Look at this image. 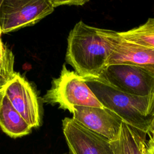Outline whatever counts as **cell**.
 <instances>
[{"label":"cell","mask_w":154,"mask_h":154,"mask_svg":"<svg viewBox=\"0 0 154 154\" xmlns=\"http://www.w3.org/2000/svg\"><path fill=\"white\" fill-rule=\"evenodd\" d=\"M109 45L103 29L79 21L67 37L66 62L87 79H99L108 66Z\"/></svg>","instance_id":"obj_1"},{"label":"cell","mask_w":154,"mask_h":154,"mask_svg":"<svg viewBox=\"0 0 154 154\" xmlns=\"http://www.w3.org/2000/svg\"><path fill=\"white\" fill-rule=\"evenodd\" d=\"M84 79L104 108L115 113L123 122L146 134L152 117V96H133L99 79Z\"/></svg>","instance_id":"obj_2"},{"label":"cell","mask_w":154,"mask_h":154,"mask_svg":"<svg viewBox=\"0 0 154 154\" xmlns=\"http://www.w3.org/2000/svg\"><path fill=\"white\" fill-rule=\"evenodd\" d=\"M43 102L58 104L71 113L76 106L104 108L88 87L83 77L63 66L60 75L54 79L52 86L42 98Z\"/></svg>","instance_id":"obj_3"},{"label":"cell","mask_w":154,"mask_h":154,"mask_svg":"<svg viewBox=\"0 0 154 154\" xmlns=\"http://www.w3.org/2000/svg\"><path fill=\"white\" fill-rule=\"evenodd\" d=\"M54 8L51 0H2L0 5L1 32L32 25L52 13Z\"/></svg>","instance_id":"obj_4"},{"label":"cell","mask_w":154,"mask_h":154,"mask_svg":"<svg viewBox=\"0 0 154 154\" xmlns=\"http://www.w3.org/2000/svg\"><path fill=\"white\" fill-rule=\"evenodd\" d=\"M99 79L133 96L146 97L154 94V72L138 66L109 65Z\"/></svg>","instance_id":"obj_5"},{"label":"cell","mask_w":154,"mask_h":154,"mask_svg":"<svg viewBox=\"0 0 154 154\" xmlns=\"http://www.w3.org/2000/svg\"><path fill=\"white\" fill-rule=\"evenodd\" d=\"M103 33L110 48L108 66L129 64L154 72V48L128 41L117 31L103 29Z\"/></svg>","instance_id":"obj_6"},{"label":"cell","mask_w":154,"mask_h":154,"mask_svg":"<svg viewBox=\"0 0 154 154\" xmlns=\"http://www.w3.org/2000/svg\"><path fill=\"white\" fill-rule=\"evenodd\" d=\"M62 128L70 154H114L111 141L73 118L65 117Z\"/></svg>","instance_id":"obj_7"},{"label":"cell","mask_w":154,"mask_h":154,"mask_svg":"<svg viewBox=\"0 0 154 154\" xmlns=\"http://www.w3.org/2000/svg\"><path fill=\"white\" fill-rule=\"evenodd\" d=\"M5 95L30 127L40 125V114L37 94L19 73H15L5 87Z\"/></svg>","instance_id":"obj_8"},{"label":"cell","mask_w":154,"mask_h":154,"mask_svg":"<svg viewBox=\"0 0 154 154\" xmlns=\"http://www.w3.org/2000/svg\"><path fill=\"white\" fill-rule=\"evenodd\" d=\"M72 113L77 122L109 141L117 138L123 121L111 111L105 108L76 106Z\"/></svg>","instance_id":"obj_9"},{"label":"cell","mask_w":154,"mask_h":154,"mask_svg":"<svg viewBox=\"0 0 154 154\" xmlns=\"http://www.w3.org/2000/svg\"><path fill=\"white\" fill-rule=\"evenodd\" d=\"M0 128L5 134L13 138L26 135L32 130L5 95L0 104Z\"/></svg>","instance_id":"obj_10"},{"label":"cell","mask_w":154,"mask_h":154,"mask_svg":"<svg viewBox=\"0 0 154 154\" xmlns=\"http://www.w3.org/2000/svg\"><path fill=\"white\" fill-rule=\"evenodd\" d=\"M119 34L128 41L154 48V17L149 18L141 25L127 31L119 32Z\"/></svg>","instance_id":"obj_11"},{"label":"cell","mask_w":154,"mask_h":154,"mask_svg":"<svg viewBox=\"0 0 154 154\" xmlns=\"http://www.w3.org/2000/svg\"><path fill=\"white\" fill-rule=\"evenodd\" d=\"M134 132L135 128L122 123L117 138L111 141L114 154H134Z\"/></svg>","instance_id":"obj_12"},{"label":"cell","mask_w":154,"mask_h":154,"mask_svg":"<svg viewBox=\"0 0 154 154\" xmlns=\"http://www.w3.org/2000/svg\"><path fill=\"white\" fill-rule=\"evenodd\" d=\"M14 57L0 38V75L10 80L14 75Z\"/></svg>","instance_id":"obj_13"},{"label":"cell","mask_w":154,"mask_h":154,"mask_svg":"<svg viewBox=\"0 0 154 154\" xmlns=\"http://www.w3.org/2000/svg\"><path fill=\"white\" fill-rule=\"evenodd\" d=\"M134 135V154H146L144 147L146 135L135 129Z\"/></svg>","instance_id":"obj_14"},{"label":"cell","mask_w":154,"mask_h":154,"mask_svg":"<svg viewBox=\"0 0 154 154\" xmlns=\"http://www.w3.org/2000/svg\"><path fill=\"white\" fill-rule=\"evenodd\" d=\"M54 7H57L59 5H82L88 1L83 0H70V1H59V0H51Z\"/></svg>","instance_id":"obj_15"},{"label":"cell","mask_w":154,"mask_h":154,"mask_svg":"<svg viewBox=\"0 0 154 154\" xmlns=\"http://www.w3.org/2000/svg\"><path fill=\"white\" fill-rule=\"evenodd\" d=\"M144 147L146 154H154V138L149 137L148 140L146 138Z\"/></svg>","instance_id":"obj_16"},{"label":"cell","mask_w":154,"mask_h":154,"mask_svg":"<svg viewBox=\"0 0 154 154\" xmlns=\"http://www.w3.org/2000/svg\"><path fill=\"white\" fill-rule=\"evenodd\" d=\"M146 135H147L149 137L154 138V115L151 119Z\"/></svg>","instance_id":"obj_17"},{"label":"cell","mask_w":154,"mask_h":154,"mask_svg":"<svg viewBox=\"0 0 154 154\" xmlns=\"http://www.w3.org/2000/svg\"><path fill=\"white\" fill-rule=\"evenodd\" d=\"M9 81V79L0 75V89L4 88Z\"/></svg>","instance_id":"obj_18"},{"label":"cell","mask_w":154,"mask_h":154,"mask_svg":"<svg viewBox=\"0 0 154 154\" xmlns=\"http://www.w3.org/2000/svg\"><path fill=\"white\" fill-rule=\"evenodd\" d=\"M5 95V87L0 89V104L2 102V100Z\"/></svg>","instance_id":"obj_19"},{"label":"cell","mask_w":154,"mask_h":154,"mask_svg":"<svg viewBox=\"0 0 154 154\" xmlns=\"http://www.w3.org/2000/svg\"><path fill=\"white\" fill-rule=\"evenodd\" d=\"M152 99H153V105H152V116L154 115V94L152 96Z\"/></svg>","instance_id":"obj_20"},{"label":"cell","mask_w":154,"mask_h":154,"mask_svg":"<svg viewBox=\"0 0 154 154\" xmlns=\"http://www.w3.org/2000/svg\"><path fill=\"white\" fill-rule=\"evenodd\" d=\"M2 0H0V5H1V2H2ZM2 32H1V28H0V35H1V34Z\"/></svg>","instance_id":"obj_21"}]
</instances>
